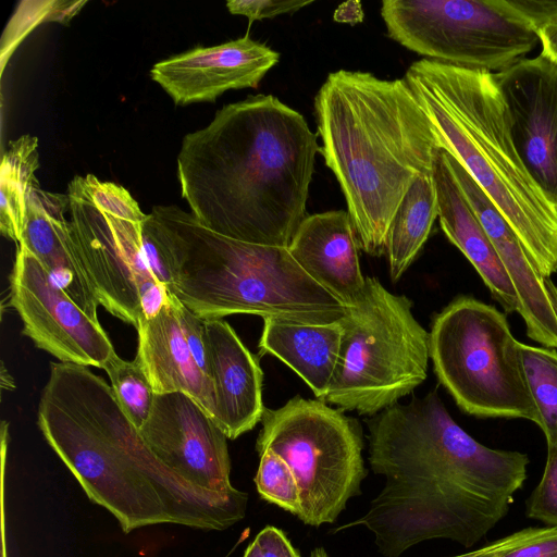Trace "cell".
<instances>
[{"mask_svg":"<svg viewBox=\"0 0 557 557\" xmlns=\"http://www.w3.org/2000/svg\"><path fill=\"white\" fill-rule=\"evenodd\" d=\"M369 462L385 483L344 530L364 527L379 552L399 557L444 539L471 547L508 513L527 479V454L487 447L451 418L436 389L373 416Z\"/></svg>","mask_w":557,"mask_h":557,"instance_id":"cell-1","label":"cell"},{"mask_svg":"<svg viewBox=\"0 0 557 557\" xmlns=\"http://www.w3.org/2000/svg\"><path fill=\"white\" fill-rule=\"evenodd\" d=\"M318 152V134L301 113L273 95L251 96L184 136L181 195L209 230L287 248L307 216Z\"/></svg>","mask_w":557,"mask_h":557,"instance_id":"cell-2","label":"cell"},{"mask_svg":"<svg viewBox=\"0 0 557 557\" xmlns=\"http://www.w3.org/2000/svg\"><path fill=\"white\" fill-rule=\"evenodd\" d=\"M37 424L87 497L124 533L154 524L223 531L246 513L248 494L200 488L149 449L111 386L87 367L52 362Z\"/></svg>","mask_w":557,"mask_h":557,"instance_id":"cell-3","label":"cell"},{"mask_svg":"<svg viewBox=\"0 0 557 557\" xmlns=\"http://www.w3.org/2000/svg\"><path fill=\"white\" fill-rule=\"evenodd\" d=\"M320 153L345 197L359 248L385 252L391 222L442 149L405 78L338 70L314 97Z\"/></svg>","mask_w":557,"mask_h":557,"instance_id":"cell-4","label":"cell"},{"mask_svg":"<svg viewBox=\"0 0 557 557\" xmlns=\"http://www.w3.org/2000/svg\"><path fill=\"white\" fill-rule=\"evenodd\" d=\"M442 147L507 220L540 272H557V208L513 144L494 73L422 59L405 74Z\"/></svg>","mask_w":557,"mask_h":557,"instance_id":"cell-5","label":"cell"},{"mask_svg":"<svg viewBox=\"0 0 557 557\" xmlns=\"http://www.w3.org/2000/svg\"><path fill=\"white\" fill-rule=\"evenodd\" d=\"M172 276L170 294L203 320L237 313L311 324L342 320L346 306L286 247L220 235L177 206L152 208Z\"/></svg>","mask_w":557,"mask_h":557,"instance_id":"cell-6","label":"cell"},{"mask_svg":"<svg viewBox=\"0 0 557 557\" xmlns=\"http://www.w3.org/2000/svg\"><path fill=\"white\" fill-rule=\"evenodd\" d=\"M411 308L406 296L366 277L361 294L341 320L339 357L323 401L375 416L424 382L430 333Z\"/></svg>","mask_w":557,"mask_h":557,"instance_id":"cell-7","label":"cell"},{"mask_svg":"<svg viewBox=\"0 0 557 557\" xmlns=\"http://www.w3.org/2000/svg\"><path fill=\"white\" fill-rule=\"evenodd\" d=\"M66 195L70 236L99 305L137 329L174 298L145 256L147 214L126 188L94 174L75 176Z\"/></svg>","mask_w":557,"mask_h":557,"instance_id":"cell-8","label":"cell"},{"mask_svg":"<svg viewBox=\"0 0 557 557\" xmlns=\"http://www.w3.org/2000/svg\"><path fill=\"white\" fill-rule=\"evenodd\" d=\"M519 343L503 312L474 297L459 296L432 322L430 358L438 382L463 412L537 424Z\"/></svg>","mask_w":557,"mask_h":557,"instance_id":"cell-9","label":"cell"},{"mask_svg":"<svg viewBox=\"0 0 557 557\" xmlns=\"http://www.w3.org/2000/svg\"><path fill=\"white\" fill-rule=\"evenodd\" d=\"M261 423L257 451L270 449L290 467L300 491L297 518L312 527L335 522L366 476L357 420L325 401L295 396L265 408Z\"/></svg>","mask_w":557,"mask_h":557,"instance_id":"cell-10","label":"cell"},{"mask_svg":"<svg viewBox=\"0 0 557 557\" xmlns=\"http://www.w3.org/2000/svg\"><path fill=\"white\" fill-rule=\"evenodd\" d=\"M381 16L406 49L475 71L502 72L539 42L510 0H384Z\"/></svg>","mask_w":557,"mask_h":557,"instance_id":"cell-11","label":"cell"},{"mask_svg":"<svg viewBox=\"0 0 557 557\" xmlns=\"http://www.w3.org/2000/svg\"><path fill=\"white\" fill-rule=\"evenodd\" d=\"M10 306L23 334L61 362L103 368L115 354L98 320L90 318L36 257L17 245L10 276Z\"/></svg>","mask_w":557,"mask_h":557,"instance_id":"cell-12","label":"cell"},{"mask_svg":"<svg viewBox=\"0 0 557 557\" xmlns=\"http://www.w3.org/2000/svg\"><path fill=\"white\" fill-rule=\"evenodd\" d=\"M139 433L154 456L189 483L224 495L240 492L231 483L227 436L190 396L156 394Z\"/></svg>","mask_w":557,"mask_h":557,"instance_id":"cell-13","label":"cell"},{"mask_svg":"<svg viewBox=\"0 0 557 557\" xmlns=\"http://www.w3.org/2000/svg\"><path fill=\"white\" fill-rule=\"evenodd\" d=\"M516 149L557 208V62L541 53L494 73Z\"/></svg>","mask_w":557,"mask_h":557,"instance_id":"cell-14","label":"cell"},{"mask_svg":"<svg viewBox=\"0 0 557 557\" xmlns=\"http://www.w3.org/2000/svg\"><path fill=\"white\" fill-rule=\"evenodd\" d=\"M280 54L248 35L157 62L150 77L176 106L213 102L227 90L257 88Z\"/></svg>","mask_w":557,"mask_h":557,"instance_id":"cell-15","label":"cell"},{"mask_svg":"<svg viewBox=\"0 0 557 557\" xmlns=\"http://www.w3.org/2000/svg\"><path fill=\"white\" fill-rule=\"evenodd\" d=\"M443 151L511 281L528 336L545 348H557V286L540 272L507 220L465 168Z\"/></svg>","mask_w":557,"mask_h":557,"instance_id":"cell-16","label":"cell"},{"mask_svg":"<svg viewBox=\"0 0 557 557\" xmlns=\"http://www.w3.org/2000/svg\"><path fill=\"white\" fill-rule=\"evenodd\" d=\"M209 376L215 396L214 421L235 440L261 422L263 373L257 358L222 319L206 320Z\"/></svg>","mask_w":557,"mask_h":557,"instance_id":"cell-17","label":"cell"},{"mask_svg":"<svg viewBox=\"0 0 557 557\" xmlns=\"http://www.w3.org/2000/svg\"><path fill=\"white\" fill-rule=\"evenodd\" d=\"M295 261L346 307L361 294L366 277L359 262V245L345 210L307 215L288 247Z\"/></svg>","mask_w":557,"mask_h":557,"instance_id":"cell-18","label":"cell"},{"mask_svg":"<svg viewBox=\"0 0 557 557\" xmlns=\"http://www.w3.org/2000/svg\"><path fill=\"white\" fill-rule=\"evenodd\" d=\"M66 194L32 188L18 245L29 250L63 290L92 319L99 302L69 232Z\"/></svg>","mask_w":557,"mask_h":557,"instance_id":"cell-19","label":"cell"},{"mask_svg":"<svg viewBox=\"0 0 557 557\" xmlns=\"http://www.w3.org/2000/svg\"><path fill=\"white\" fill-rule=\"evenodd\" d=\"M178 305L174 297L153 317L139 320L136 358L156 394L182 392L214 419L213 383L190 352L182 330Z\"/></svg>","mask_w":557,"mask_h":557,"instance_id":"cell-20","label":"cell"},{"mask_svg":"<svg viewBox=\"0 0 557 557\" xmlns=\"http://www.w3.org/2000/svg\"><path fill=\"white\" fill-rule=\"evenodd\" d=\"M438 220L449 239L476 270L492 297L507 313L518 311L516 290L484 227L440 149L434 166Z\"/></svg>","mask_w":557,"mask_h":557,"instance_id":"cell-21","label":"cell"},{"mask_svg":"<svg viewBox=\"0 0 557 557\" xmlns=\"http://www.w3.org/2000/svg\"><path fill=\"white\" fill-rule=\"evenodd\" d=\"M342 337L341 320L311 324L264 318L259 350L287 364L323 401L337 366Z\"/></svg>","mask_w":557,"mask_h":557,"instance_id":"cell-22","label":"cell"},{"mask_svg":"<svg viewBox=\"0 0 557 557\" xmlns=\"http://www.w3.org/2000/svg\"><path fill=\"white\" fill-rule=\"evenodd\" d=\"M437 216L434 173L420 175L403 198L387 232L384 253L392 281H398L416 260Z\"/></svg>","mask_w":557,"mask_h":557,"instance_id":"cell-23","label":"cell"},{"mask_svg":"<svg viewBox=\"0 0 557 557\" xmlns=\"http://www.w3.org/2000/svg\"><path fill=\"white\" fill-rule=\"evenodd\" d=\"M38 139L23 135L11 140L2 156L0 170V231L4 237L21 242L29 193L38 184Z\"/></svg>","mask_w":557,"mask_h":557,"instance_id":"cell-24","label":"cell"},{"mask_svg":"<svg viewBox=\"0 0 557 557\" xmlns=\"http://www.w3.org/2000/svg\"><path fill=\"white\" fill-rule=\"evenodd\" d=\"M524 379L547 446L557 443V351L519 343Z\"/></svg>","mask_w":557,"mask_h":557,"instance_id":"cell-25","label":"cell"},{"mask_svg":"<svg viewBox=\"0 0 557 557\" xmlns=\"http://www.w3.org/2000/svg\"><path fill=\"white\" fill-rule=\"evenodd\" d=\"M111 388L127 418L139 430L150 416L156 393L139 360L121 359L114 354L103 366Z\"/></svg>","mask_w":557,"mask_h":557,"instance_id":"cell-26","label":"cell"},{"mask_svg":"<svg viewBox=\"0 0 557 557\" xmlns=\"http://www.w3.org/2000/svg\"><path fill=\"white\" fill-rule=\"evenodd\" d=\"M259 467L255 484L261 498L298 517L300 491L287 462L270 449L258 453Z\"/></svg>","mask_w":557,"mask_h":557,"instance_id":"cell-27","label":"cell"},{"mask_svg":"<svg viewBox=\"0 0 557 557\" xmlns=\"http://www.w3.org/2000/svg\"><path fill=\"white\" fill-rule=\"evenodd\" d=\"M525 504L529 518L557 528V443L547 446L542 478Z\"/></svg>","mask_w":557,"mask_h":557,"instance_id":"cell-28","label":"cell"},{"mask_svg":"<svg viewBox=\"0 0 557 557\" xmlns=\"http://www.w3.org/2000/svg\"><path fill=\"white\" fill-rule=\"evenodd\" d=\"M542 45L541 54L557 62V0H510Z\"/></svg>","mask_w":557,"mask_h":557,"instance_id":"cell-29","label":"cell"},{"mask_svg":"<svg viewBox=\"0 0 557 557\" xmlns=\"http://www.w3.org/2000/svg\"><path fill=\"white\" fill-rule=\"evenodd\" d=\"M313 3L312 0H230V13L246 16L249 22L292 14Z\"/></svg>","mask_w":557,"mask_h":557,"instance_id":"cell-30","label":"cell"},{"mask_svg":"<svg viewBox=\"0 0 557 557\" xmlns=\"http://www.w3.org/2000/svg\"><path fill=\"white\" fill-rule=\"evenodd\" d=\"M557 532V528L544 527V528H527L515 533H511L505 537L493 541L485 546L471 550L461 555L453 557H497L502 553L512 550L515 548L528 545L537 540L547 537Z\"/></svg>","mask_w":557,"mask_h":557,"instance_id":"cell-31","label":"cell"},{"mask_svg":"<svg viewBox=\"0 0 557 557\" xmlns=\"http://www.w3.org/2000/svg\"><path fill=\"white\" fill-rule=\"evenodd\" d=\"M178 315L190 352L199 368L209 376L206 320L193 313L181 302Z\"/></svg>","mask_w":557,"mask_h":557,"instance_id":"cell-32","label":"cell"},{"mask_svg":"<svg viewBox=\"0 0 557 557\" xmlns=\"http://www.w3.org/2000/svg\"><path fill=\"white\" fill-rule=\"evenodd\" d=\"M253 541L260 557H300L285 533L273 525L263 528Z\"/></svg>","mask_w":557,"mask_h":557,"instance_id":"cell-33","label":"cell"},{"mask_svg":"<svg viewBox=\"0 0 557 557\" xmlns=\"http://www.w3.org/2000/svg\"><path fill=\"white\" fill-rule=\"evenodd\" d=\"M497 557H557V532Z\"/></svg>","mask_w":557,"mask_h":557,"instance_id":"cell-34","label":"cell"},{"mask_svg":"<svg viewBox=\"0 0 557 557\" xmlns=\"http://www.w3.org/2000/svg\"><path fill=\"white\" fill-rule=\"evenodd\" d=\"M244 557H260L259 548L255 541H252L245 550Z\"/></svg>","mask_w":557,"mask_h":557,"instance_id":"cell-35","label":"cell"},{"mask_svg":"<svg viewBox=\"0 0 557 557\" xmlns=\"http://www.w3.org/2000/svg\"><path fill=\"white\" fill-rule=\"evenodd\" d=\"M310 557H329V555L323 547H317L311 552Z\"/></svg>","mask_w":557,"mask_h":557,"instance_id":"cell-36","label":"cell"}]
</instances>
